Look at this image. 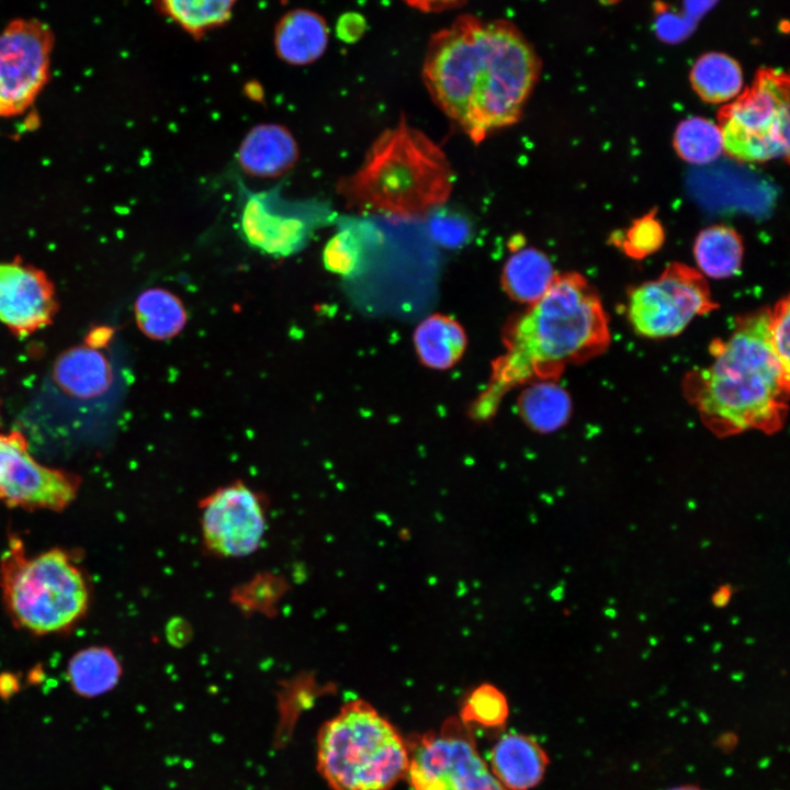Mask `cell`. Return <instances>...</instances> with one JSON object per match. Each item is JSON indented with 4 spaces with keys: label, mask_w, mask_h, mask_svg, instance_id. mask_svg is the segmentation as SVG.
Returning a JSON list of instances; mask_svg holds the SVG:
<instances>
[{
    "label": "cell",
    "mask_w": 790,
    "mask_h": 790,
    "mask_svg": "<svg viewBox=\"0 0 790 790\" xmlns=\"http://www.w3.org/2000/svg\"><path fill=\"white\" fill-rule=\"evenodd\" d=\"M539 72L515 26L469 15L432 36L422 67L432 100L475 144L518 123Z\"/></svg>",
    "instance_id": "obj_1"
},
{
    "label": "cell",
    "mask_w": 790,
    "mask_h": 790,
    "mask_svg": "<svg viewBox=\"0 0 790 790\" xmlns=\"http://www.w3.org/2000/svg\"><path fill=\"white\" fill-rule=\"evenodd\" d=\"M503 341L506 351L493 362L489 382L474 402L476 418L492 416L512 387L533 380L555 381L567 365L606 351L608 317L582 274H557L540 300L509 320Z\"/></svg>",
    "instance_id": "obj_2"
},
{
    "label": "cell",
    "mask_w": 790,
    "mask_h": 790,
    "mask_svg": "<svg viewBox=\"0 0 790 790\" xmlns=\"http://www.w3.org/2000/svg\"><path fill=\"white\" fill-rule=\"evenodd\" d=\"M769 318V308L738 318L726 339L712 341L710 364L685 380L687 398L720 437L746 430L770 435L786 419L790 370L772 348Z\"/></svg>",
    "instance_id": "obj_3"
},
{
    "label": "cell",
    "mask_w": 790,
    "mask_h": 790,
    "mask_svg": "<svg viewBox=\"0 0 790 790\" xmlns=\"http://www.w3.org/2000/svg\"><path fill=\"white\" fill-rule=\"evenodd\" d=\"M447 155L402 115L370 146L360 168L339 184L350 206L400 219L442 206L453 189Z\"/></svg>",
    "instance_id": "obj_4"
},
{
    "label": "cell",
    "mask_w": 790,
    "mask_h": 790,
    "mask_svg": "<svg viewBox=\"0 0 790 790\" xmlns=\"http://www.w3.org/2000/svg\"><path fill=\"white\" fill-rule=\"evenodd\" d=\"M0 589L12 622L35 635L69 630L90 601L86 576L67 551L54 548L31 556L14 535L0 558Z\"/></svg>",
    "instance_id": "obj_5"
},
{
    "label": "cell",
    "mask_w": 790,
    "mask_h": 790,
    "mask_svg": "<svg viewBox=\"0 0 790 790\" xmlns=\"http://www.w3.org/2000/svg\"><path fill=\"white\" fill-rule=\"evenodd\" d=\"M408 745L370 703L343 704L317 735V769L331 790H391L406 777Z\"/></svg>",
    "instance_id": "obj_6"
},
{
    "label": "cell",
    "mask_w": 790,
    "mask_h": 790,
    "mask_svg": "<svg viewBox=\"0 0 790 790\" xmlns=\"http://www.w3.org/2000/svg\"><path fill=\"white\" fill-rule=\"evenodd\" d=\"M723 150L742 162L789 159V77L774 68L756 72L749 87L720 108Z\"/></svg>",
    "instance_id": "obj_7"
},
{
    "label": "cell",
    "mask_w": 790,
    "mask_h": 790,
    "mask_svg": "<svg viewBox=\"0 0 790 790\" xmlns=\"http://www.w3.org/2000/svg\"><path fill=\"white\" fill-rule=\"evenodd\" d=\"M240 232L251 247L273 257L302 251L315 232L331 219L317 199H289L281 184L250 190L240 183Z\"/></svg>",
    "instance_id": "obj_8"
},
{
    "label": "cell",
    "mask_w": 790,
    "mask_h": 790,
    "mask_svg": "<svg viewBox=\"0 0 790 790\" xmlns=\"http://www.w3.org/2000/svg\"><path fill=\"white\" fill-rule=\"evenodd\" d=\"M408 745L413 790H507L481 757L467 724L450 719Z\"/></svg>",
    "instance_id": "obj_9"
},
{
    "label": "cell",
    "mask_w": 790,
    "mask_h": 790,
    "mask_svg": "<svg viewBox=\"0 0 790 790\" xmlns=\"http://www.w3.org/2000/svg\"><path fill=\"white\" fill-rule=\"evenodd\" d=\"M716 307L703 274L675 262L631 291L628 317L635 332L661 339L680 334L696 316Z\"/></svg>",
    "instance_id": "obj_10"
},
{
    "label": "cell",
    "mask_w": 790,
    "mask_h": 790,
    "mask_svg": "<svg viewBox=\"0 0 790 790\" xmlns=\"http://www.w3.org/2000/svg\"><path fill=\"white\" fill-rule=\"evenodd\" d=\"M52 29L37 19L19 18L0 30V117L25 112L49 79Z\"/></svg>",
    "instance_id": "obj_11"
},
{
    "label": "cell",
    "mask_w": 790,
    "mask_h": 790,
    "mask_svg": "<svg viewBox=\"0 0 790 790\" xmlns=\"http://www.w3.org/2000/svg\"><path fill=\"white\" fill-rule=\"evenodd\" d=\"M204 548L219 557H245L261 545L267 516L262 495L240 479L221 486L199 504Z\"/></svg>",
    "instance_id": "obj_12"
},
{
    "label": "cell",
    "mask_w": 790,
    "mask_h": 790,
    "mask_svg": "<svg viewBox=\"0 0 790 790\" xmlns=\"http://www.w3.org/2000/svg\"><path fill=\"white\" fill-rule=\"evenodd\" d=\"M79 485L78 476L36 462L21 432L0 433V500L8 506L63 510Z\"/></svg>",
    "instance_id": "obj_13"
},
{
    "label": "cell",
    "mask_w": 790,
    "mask_h": 790,
    "mask_svg": "<svg viewBox=\"0 0 790 790\" xmlns=\"http://www.w3.org/2000/svg\"><path fill=\"white\" fill-rule=\"evenodd\" d=\"M58 309L47 274L14 258L0 262V321L18 336L31 335L53 323Z\"/></svg>",
    "instance_id": "obj_14"
},
{
    "label": "cell",
    "mask_w": 790,
    "mask_h": 790,
    "mask_svg": "<svg viewBox=\"0 0 790 790\" xmlns=\"http://www.w3.org/2000/svg\"><path fill=\"white\" fill-rule=\"evenodd\" d=\"M549 757L532 737L508 733L494 744L489 770L507 790H529L544 777Z\"/></svg>",
    "instance_id": "obj_15"
},
{
    "label": "cell",
    "mask_w": 790,
    "mask_h": 790,
    "mask_svg": "<svg viewBox=\"0 0 790 790\" xmlns=\"http://www.w3.org/2000/svg\"><path fill=\"white\" fill-rule=\"evenodd\" d=\"M297 157L298 148L290 131L274 123L252 127L237 154L244 171L261 178L283 174L294 166Z\"/></svg>",
    "instance_id": "obj_16"
},
{
    "label": "cell",
    "mask_w": 790,
    "mask_h": 790,
    "mask_svg": "<svg viewBox=\"0 0 790 790\" xmlns=\"http://www.w3.org/2000/svg\"><path fill=\"white\" fill-rule=\"evenodd\" d=\"M113 369L108 358L90 345L63 352L53 365V381L65 394L80 399L103 395L112 385Z\"/></svg>",
    "instance_id": "obj_17"
},
{
    "label": "cell",
    "mask_w": 790,
    "mask_h": 790,
    "mask_svg": "<svg viewBox=\"0 0 790 790\" xmlns=\"http://www.w3.org/2000/svg\"><path fill=\"white\" fill-rule=\"evenodd\" d=\"M556 275L544 252L518 246L504 264L500 283L511 300L531 305L544 295Z\"/></svg>",
    "instance_id": "obj_18"
},
{
    "label": "cell",
    "mask_w": 790,
    "mask_h": 790,
    "mask_svg": "<svg viewBox=\"0 0 790 790\" xmlns=\"http://www.w3.org/2000/svg\"><path fill=\"white\" fill-rule=\"evenodd\" d=\"M328 29L321 16L309 10H294L282 18L275 31V48L284 61L304 65L325 50Z\"/></svg>",
    "instance_id": "obj_19"
},
{
    "label": "cell",
    "mask_w": 790,
    "mask_h": 790,
    "mask_svg": "<svg viewBox=\"0 0 790 790\" xmlns=\"http://www.w3.org/2000/svg\"><path fill=\"white\" fill-rule=\"evenodd\" d=\"M414 345L425 365L443 370L461 359L466 347V337L455 319L436 314L425 318L416 328Z\"/></svg>",
    "instance_id": "obj_20"
},
{
    "label": "cell",
    "mask_w": 790,
    "mask_h": 790,
    "mask_svg": "<svg viewBox=\"0 0 790 790\" xmlns=\"http://www.w3.org/2000/svg\"><path fill=\"white\" fill-rule=\"evenodd\" d=\"M122 676V665L106 646H91L77 652L67 666V678L74 692L95 698L111 691Z\"/></svg>",
    "instance_id": "obj_21"
},
{
    "label": "cell",
    "mask_w": 790,
    "mask_h": 790,
    "mask_svg": "<svg viewBox=\"0 0 790 790\" xmlns=\"http://www.w3.org/2000/svg\"><path fill=\"white\" fill-rule=\"evenodd\" d=\"M134 314L139 330L159 341L179 335L188 321L183 302L174 293L161 287L143 291L134 303Z\"/></svg>",
    "instance_id": "obj_22"
},
{
    "label": "cell",
    "mask_w": 790,
    "mask_h": 790,
    "mask_svg": "<svg viewBox=\"0 0 790 790\" xmlns=\"http://www.w3.org/2000/svg\"><path fill=\"white\" fill-rule=\"evenodd\" d=\"M744 255L738 233L725 225H713L701 230L693 244V257L701 274L725 279L736 274Z\"/></svg>",
    "instance_id": "obj_23"
},
{
    "label": "cell",
    "mask_w": 790,
    "mask_h": 790,
    "mask_svg": "<svg viewBox=\"0 0 790 790\" xmlns=\"http://www.w3.org/2000/svg\"><path fill=\"white\" fill-rule=\"evenodd\" d=\"M518 411L526 424L539 432H552L566 424L572 411L568 393L554 380H539L518 398Z\"/></svg>",
    "instance_id": "obj_24"
},
{
    "label": "cell",
    "mask_w": 790,
    "mask_h": 790,
    "mask_svg": "<svg viewBox=\"0 0 790 790\" xmlns=\"http://www.w3.org/2000/svg\"><path fill=\"white\" fill-rule=\"evenodd\" d=\"M690 81L706 102L723 103L740 94L743 75L738 63L722 53L702 55L693 65Z\"/></svg>",
    "instance_id": "obj_25"
},
{
    "label": "cell",
    "mask_w": 790,
    "mask_h": 790,
    "mask_svg": "<svg viewBox=\"0 0 790 790\" xmlns=\"http://www.w3.org/2000/svg\"><path fill=\"white\" fill-rule=\"evenodd\" d=\"M674 147L685 161L707 165L714 161L723 151L722 135L718 124L704 117L692 116L677 126Z\"/></svg>",
    "instance_id": "obj_26"
},
{
    "label": "cell",
    "mask_w": 790,
    "mask_h": 790,
    "mask_svg": "<svg viewBox=\"0 0 790 790\" xmlns=\"http://www.w3.org/2000/svg\"><path fill=\"white\" fill-rule=\"evenodd\" d=\"M235 2L236 0H159L166 15L194 35L226 22Z\"/></svg>",
    "instance_id": "obj_27"
},
{
    "label": "cell",
    "mask_w": 790,
    "mask_h": 790,
    "mask_svg": "<svg viewBox=\"0 0 790 790\" xmlns=\"http://www.w3.org/2000/svg\"><path fill=\"white\" fill-rule=\"evenodd\" d=\"M509 707L504 693L495 686L484 684L476 687L465 699L461 710V721L495 727L507 720Z\"/></svg>",
    "instance_id": "obj_28"
},
{
    "label": "cell",
    "mask_w": 790,
    "mask_h": 790,
    "mask_svg": "<svg viewBox=\"0 0 790 790\" xmlns=\"http://www.w3.org/2000/svg\"><path fill=\"white\" fill-rule=\"evenodd\" d=\"M362 261V247L358 233L351 227H341L326 244L323 263L326 270L348 278L353 275Z\"/></svg>",
    "instance_id": "obj_29"
},
{
    "label": "cell",
    "mask_w": 790,
    "mask_h": 790,
    "mask_svg": "<svg viewBox=\"0 0 790 790\" xmlns=\"http://www.w3.org/2000/svg\"><path fill=\"white\" fill-rule=\"evenodd\" d=\"M614 239L627 256L643 259L663 246L665 232L655 216V211H652L635 219L622 237Z\"/></svg>",
    "instance_id": "obj_30"
},
{
    "label": "cell",
    "mask_w": 790,
    "mask_h": 790,
    "mask_svg": "<svg viewBox=\"0 0 790 790\" xmlns=\"http://www.w3.org/2000/svg\"><path fill=\"white\" fill-rule=\"evenodd\" d=\"M789 297L786 296L770 309L769 335L772 348L782 365L790 370L789 363Z\"/></svg>",
    "instance_id": "obj_31"
},
{
    "label": "cell",
    "mask_w": 790,
    "mask_h": 790,
    "mask_svg": "<svg viewBox=\"0 0 790 790\" xmlns=\"http://www.w3.org/2000/svg\"><path fill=\"white\" fill-rule=\"evenodd\" d=\"M433 236L447 245H458L466 235L465 223L454 217H440L432 224Z\"/></svg>",
    "instance_id": "obj_32"
},
{
    "label": "cell",
    "mask_w": 790,
    "mask_h": 790,
    "mask_svg": "<svg viewBox=\"0 0 790 790\" xmlns=\"http://www.w3.org/2000/svg\"><path fill=\"white\" fill-rule=\"evenodd\" d=\"M409 5L422 11L440 10L456 4L461 0H404Z\"/></svg>",
    "instance_id": "obj_33"
},
{
    "label": "cell",
    "mask_w": 790,
    "mask_h": 790,
    "mask_svg": "<svg viewBox=\"0 0 790 790\" xmlns=\"http://www.w3.org/2000/svg\"><path fill=\"white\" fill-rule=\"evenodd\" d=\"M19 690V682L15 676L3 674L0 676V698L8 700Z\"/></svg>",
    "instance_id": "obj_34"
},
{
    "label": "cell",
    "mask_w": 790,
    "mask_h": 790,
    "mask_svg": "<svg viewBox=\"0 0 790 790\" xmlns=\"http://www.w3.org/2000/svg\"><path fill=\"white\" fill-rule=\"evenodd\" d=\"M732 597V588L730 586H721L719 589L713 594L712 602L716 607H724L729 603L730 599Z\"/></svg>",
    "instance_id": "obj_35"
},
{
    "label": "cell",
    "mask_w": 790,
    "mask_h": 790,
    "mask_svg": "<svg viewBox=\"0 0 790 790\" xmlns=\"http://www.w3.org/2000/svg\"><path fill=\"white\" fill-rule=\"evenodd\" d=\"M669 790H702L701 788L692 785L679 786Z\"/></svg>",
    "instance_id": "obj_36"
}]
</instances>
